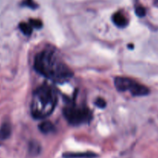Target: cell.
Returning a JSON list of instances; mask_svg holds the SVG:
<instances>
[{
    "instance_id": "6da1fadb",
    "label": "cell",
    "mask_w": 158,
    "mask_h": 158,
    "mask_svg": "<svg viewBox=\"0 0 158 158\" xmlns=\"http://www.w3.org/2000/svg\"><path fill=\"white\" fill-rule=\"evenodd\" d=\"M34 68L39 74L55 82H64L73 75L72 71L53 50L45 49L36 54Z\"/></svg>"
},
{
    "instance_id": "7a4b0ae2",
    "label": "cell",
    "mask_w": 158,
    "mask_h": 158,
    "mask_svg": "<svg viewBox=\"0 0 158 158\" xmlns=\"http://www.w3.org/2000/svg\"><path fill=\"white\" fill-rule=\"evenodd\" d=\"M57 103V95L53 87L41 85L34 91L32 96L30 111L33 118L41 119L49 116Z\"/></svg>"
},
{
    "instance_id": "3957f363",
    "label": "cell",
    "mask_w": 158,
    "mask_h": 158,
    "mask_svg": "<svg viewBox=\"0 0 158 158\" xmlns=\"http://www.w3.org/2000/svg\"><path fill=\"white\" fill-rule=\"evenodd\" d=\"M64 115L67 121L74 126L89 123L92 118V112L87 107L74 105L64 109Z\"/></svg>"
},
{
    "instance_id": "277c9868",
    "label": "cell",
    "mask_w": 158,
    "mask_h": 158,
    "mask_svg": "<svg viewBox=\"0 0 158 158\" xmlns=\"http://www.w3.org/2000/svg\"><path fill=\"white\" fill-rule=\"evenodd\" d=\"M115 86L119 92H129L133 96H144L148 95V88L131 78L117 77L115 78Z\"/></svg>"
},
{
    "instance_id": "5b68a950",
    "label": "cell",
    "mask_w": 158,
    "mask_h": 158,
    "mask_svg": "<svg viewBox=\"0 0 158 158\" xmlns=\"http://www.w3.org/2000/svg\"><path fill=\"white\" fill-rule=\"evenodd\" d=\"M114 24L119 28H124L128 25V20L124 15L121 13H116L112 16Z\"/></svg>"
},
{
    "instance_id": "8992f818",
    "label": "cell",
    "mask_w": 158,
    "mask_h": 158,
    "mask_svg": "<svg viewBox=\"0 0 158 158\" xmlns=\"http://www.w3.org/2000/svg\"><path fill=\"white\" fill-rule=\"evenodd\" d=\"M11 134V127L9 123H4L0 128V139H6Z\"/></svg>"
},
{
    "instance_id": "52a82bcc",
    "label": "cell",
    "mask_w": 158,
    "mask_h": 158,
    "mask_svg": "<svg viewBox=\"0 0 158 158\" xmlns=\"http://www.w3.org/2000/svg\"><path fill=\"white\" fill-rule=\"evenodd\" d=\"M40 130L44 134H48L54 131V127L50 121H44L39 125Z\"/></svg>"
},
{
    "instance_id": "ba28073f",
    "label": "cell",
    "mask_w": 158,
    "mask_h": 158,
    "mask_svg": "<svg viewBox=\"0 0 158 158\" xmlns=\"http://www.w3.org/2000/svg\"><path fill=\"white\" fill-rule=\"evenodd\" d=\"M96 155L92 153H65L64 154V157L66 158H91L95 157Z\"/></svg>"
},
{
    "instance_id": "9c48e42d",
    "label": "cell",
    "mask_w": 158,
    "mask_h": 158,
    "mask_svg": "<svg viewBox=\"0 0 158 158\" xmlns=\"http://www.w3.org/2000/svg\"><path fill=\"white\" fill-rule=\"evenodd\" d=\"M19 30H21L23 33L26 36H30L33 32V27L30 25V23H21L19 26Z\"/></svg>"
},
{
    "instance_id": "30bf717a",
    "label": "cell",
    "mask_w": 158,
    "mask_h": 158,
    "mask_svg": "<svg viewBox=\"0 0 158 158\" xmlns=\"http://www.w3.org/2000/svg\"><path fill=\"white\" fill-rule=\"evenodd\" d=\"M30 23L32 27H35L36 29H40L42 27V23L38 19H30Z\"/></svg>"
},
{
    "instance_id": "8fae6325",
    "label": "cell",
    "mask_w": 158,
    "mask_h": 158,
    "mask_svg": "<svg viewBox=\"0 0 158 158\" xmlns=\"http://www.w3.org/2000/svg\"><path fill=\"white\" fill-rule=\"evenodd\" d=\"M95 105H96L98 107L102 109V108H104L105 106H106V101H105L103 98H97V100L95 101Z\"/></svg>"
},
{
    "instance_id": "7c38bea8",
    "label": "cell",
    "mask_w": 158,
    "mask_h": 158,
    "mask_svg": "<svg viewBox=\"0 0 158 158\" xmlns=\"http://www.w3.org/2000/svg\"><path fill=\"white\" fill-rule=\"evenodd\" d=\"M136 14H137V16H143L144 15H145L146 12H145V10H144L143 8H142V7H139V8L136 9Z\"/></svg>"
}]
</instances>
